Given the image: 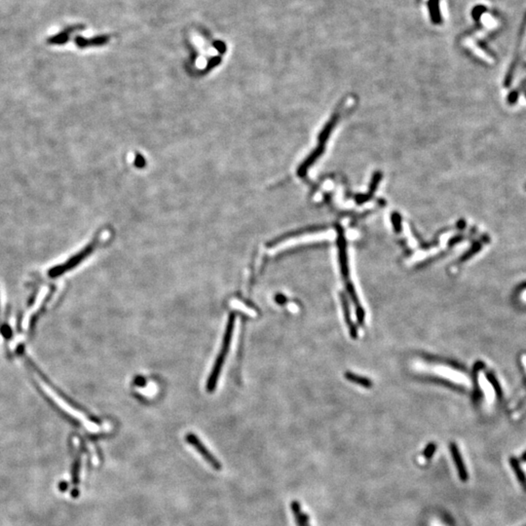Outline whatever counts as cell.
Returning a JSON list of instances; mask_svg holds the SVG:
<instances>
[{"label":"cell","instance_id":"4","mask_svg":"<svg viewBox=\"0 0 526 526\" xmlns=\"http://www.w3.org/2000/svg\"><path fill=\"white\" fill-rule=\"evenodd\" d=\"M84 28V25H69V26H67L63 31L49 37L47 39V42L50 44V45H65L66 43L69 42V38H70V34L76 30H80V29H83Z\"/></svg>","mask_w":526,"mask_h":526},{"label":"cell","instance_id":"5","mask_svg":"<svg viewBox=\"0 0 526 526\" xmlns=\"http://www.w3.org/2000/svg\"><path fill=\"white\" fill-rule=\"evenodd\" d=\"M431 3H433V5H431V16H432V19L435 23H439V20H440V17H439V13H438V8H437V0H431Z\"/></svg>","mask_w":526,"mask_h":526},{"label":"cell","instance_id":"1","mask_svg":"<svg viewBox=\"0 0 526 526\" xmlns=\"http://www.w3.org/2000/svg\"><path fill=\"white\" fill-rule=\"evenodd\" d=\"M235 320H236V317L234 314H231L229 317V319H228V322H227V325H226V328H225V333H224V337H223V341H222V346H221L220 351H219V353H218V355H217V357L215 359L214 365L212 366L211 372H210L208 382H207V389H208L209 392H211V391H213L215 389L217 381H218L220 373H221V370H222V367H223V365H224V362H225V359H226V357L228 355V352L230 350V345H231L232 336H233L234 327H235Z\"/></svg>","mask_w":526,"mask_h":526},{"label":"cell","instance_id":"2","mask_svg":"<svg viewBox=\"0 0 526 526\" xmlns=\"http://www.w3.org/2000/svg\"><path fill=\"white\" fill-rule=\"evenodd\" d=\"M97 245H98V240L96 241H93L92 243H90L89 245H87V247H85L82 251H80L78 253H76L75 255H73L70 259L68 260V262H66L65 264L63 265H60L56 268H53L51 271H50V275L52 277H56V276H59L69 270H70L71 268L75 267L76 265H78L81 261H83L85 258H87L97 248Z\"/></svg>","mask_w":526,"mask_h":526},{"label":"cell","instance_id":"3","mask_svg":"<svg viewBox=\"0 0 526 526\" xmlns=\"http://www.w3.org/2000/svg\"><path fill=\"white\" fill-rule=\"evenodd\" d=\"M186 441L188 443H190L192 446H194L196 448V450L202 455V457L205 458V460L212 466L213 469L215 470H220L221 469V465L220 463L213 457V455L210 453V451L206 448V446L200 441V439L193 434H188L186 435Z\"/></svg>","mask_w":526,"mask_h":526},{"label":"cell","instance_id":"6","mask_svg":"<svg viewBox=\"0 0 526 526\" xmlns=\"http://www.w3.org/2000/svg\"><path fill=\"white\" fill-rule=\"evenodd\" d=\"M74 42H75V45L80 48V49H85L87 47H90V44H89V39H86L82 36H76L74 38Z\"/></svg>","mask_w":526,"mask_h":526}]
</instances>
